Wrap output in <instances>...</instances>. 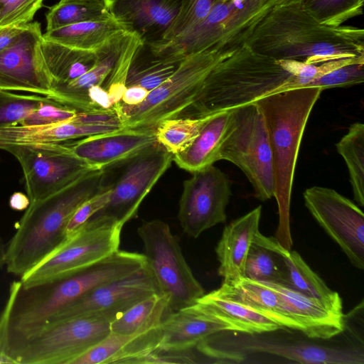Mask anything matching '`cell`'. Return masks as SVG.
I'll return each instance as SVG.
<instances>
[{"label":"cell","instance_id":"30bf717a","mask_svg":"<svg viewBox=\"0 0 364 364\" xmlns=\"http://www.w3.org/2000/svg\"><path fill=\"white\" fill-rule=\"evenodd\" d=\"M124 225L93 215L55 251L20 277L31 286L65 276L93 264L119 250Z\"/></svg>","mask_w":364,"mask_h":364},{"label":"cell","instance_id":"8fae6325","mask_svg":"<svg viewBox=\"0 0 364 364\" xmlns=\"http://www.w3.org/2000/svg\"><path fill=\"white\" fill-rule=\"evenodd\" d=\"M239 336L230 341L221 332L200 341L196 349L218 363L241 362L245 353H265L299 363L363 364L364 355L355 348H334L304 341H279L261 338L255 334Z\"/></svg>","mask_w":364,"mask_h":364},{"label":"cell","instance_id":"44dd1931","mask_svg":"<svg viewBox=\"0 0 364 364\" xmlns=\"http://www.w3.org/2000/svg\"><path fill=\"white\" fill-rule=\"evenodd\" d=\"M260 282L277 292L289 315L298 325L299 331L308 338L329 339L343 331V314L335 312L319 300L284 285L269 282Z\"/></svg>","mask_w":364,"mask_h":364},{"label":"cell","instance_id":"bcb514c9","mask_svg":"<svg viewBox=\"0 0 364 364\" xmlns=\"http://www.w3.org/2000/svg\"><path fill=\"white\" fill-rule=\"evenodd\" d=\"M87 97L94 109H107L112 107L108 92L101 85L90 88Z\"/></svg>","mask_w":364,"mask_h":364},{"label":"cell","instance_id":"2e32d148","mask_svg":"<svg viewBox=\"0 0 364 364\" xmlns=\"http://www.w3.org/2000/svg\"><path fill=\"white\" fill-rule=\"evenodd\" d=\"M37 21L26 24L15 41L0 52V90L48 97L53 87L41 48Z\"/></svg>","mask_w":364,"mask_h":364},{"label":"cell","instance_id":"74e56055","mask_svg":"<svg viewBox=\"0 0 364 364\" xmlns=\"http://www.w3.org/2000/svg\"><path fill=\"white\" fill-rule=\"evenodd\" d=\"M299 3L320 23L338 26L363 14L364 0H301Z\"/></svg>","mask_w":364,"mask_h":364},{"label":"cell","instance_id":"7bdbcfd3","mask_svg":"<svg viewBox=\"0 0 364 364\" xmlns=\"http://www.w3.org/2000/svg\"><path fill=\"white\" fill-rule=\"evenodd\" d=\"M44 0H0V27L30 23Z\"/></svg>","mask_w":364,"mask_h":364},{"label":"cell","instance_id":"4dcf8cb0","mask_svg":"<svg viewBox=\"0 0 364 364\" xmlns=\"http://www.w3.org/2000/svg\"><path fill=\"white\" fill-rule=\"evenodd\" d=\"M281 252L287 267L286 287L319 300L335 312L343 314L342 299L339 294L326 285L296 251L289 250L282 247Z\"/></svg>","mask_w":364,"mask_h":364},{"label":"cell","instance_id":"b9f144b4","mask_svg":"<svg viewBox=\"0 0 364 364\" xmlns=\"http://www.w3.org/2000/svg\"><path fill=\"white\" fill-rule=\"evenodd\" d=\"M364 81V60L346 64L335 68L309 82L306 87L328 88L343 87Z\"/></svg>","mask_w":364,"mask_h":364},{"label":"cell","instance_id":"d6986e66","mask_svg":"<svg viewBox=\"0 0 364 364\" xmlns=\"http://www.w3.org/2000/svg\"><path fill=\"white\" fill-rule=\"evenodd\" d=\"M160 331L159 350H164L191 349L215 333L237 332L230 323L198 301L169 313L161 323Z\"/></svg>","mask_w":364,"mask_h":364},{"label":"cell","instance_id":"4316f807","mask_svg":"<svg viewBox=\"0 0 364 364\" xmlns=\"http://www.w3.org/2000/svg\"><path fill=\"white\" fill-rule=\"evenodd\" d=\"M197 301L207 305L215 314L230 323L237 332L262 334L281 327L232 296L223 286L205 294Z\"/></svg>","mask_w":364,"mask_h":364},{"label":"cell","instance_id":"e0dca14e","mask_svg":"<svg viewBox=\"0 0 364 364\" xmlns=\"http://www.w3.org/2000/svg\"><path fill=\"white\" fill-rule=\"evenodd\" d=\"M159 292L146 265L132 274L95 287L61 309L46 324L82 316H105L112 321L137 302Z\"/></svg>","mask_w":364,"mask_h":364},{"label":"cell","instance_id":"cb8c5ba5","mask_svg":"<svg viewBox=\"0 0 364 364\" xmlns=\"http://www.w3.org/2000/svg\"><path fill=\"white\" fill-rule=\"evenodd\" d=\"M122 127L90 124L70 119L43 125L13 124L0 127V149L17 146L52 144L114 132Z\"/></svg>","mask_w":364,"mask_h":364},{"label":"cell","instance_id":"836d02e7","mask_svg":"<svg viewBox=\"0 0 364 364\" xmlns=\"http://www.w3.org/2000/svg\"><path fill=\"white\" fill-rule=\"evenodd\" d=\"M338 153L348 167L353 197L364 206V124H352L348 132L336 144Z\"/></svg>","mask_w":364,"mask_h":364},{"label":"cell","instance_id":"7402d4cb","mask_svg":"<svg viewBox=\"0 0 364 364\" xmlns=\"http://www.w3.org/2000/svg\"><path fill=\"white\" fill-rule=\"evenodd\" d=\"M128 32L118 33L108 38L95 51L96 61L88 71L68 83L54 86L48 97L79 112L95 110L87 99V91L95 85L102 86L113 69Z\"/></svg>","mask_w":364,"mask_h":364},{"label":"cell","instance_id":"83f0119b","mask_svg":"<svg viewBox=\"0 0 364 364\" xmlns=\"http://www.w3.org/2000/svg\"><path fill=\"white\" fill-rule=\"evenodd\" d=\"M282 247L275 237H267L257 231L247 255L245 277L287 286V267Z\"/></svg>","mask_w":364,"mask_h":364},{"label":"cell","instance_id":"7a4b0ae2","mask_svg":"<svg viewBox=\"0 0 364 364\" xmlns=\"http://www.w3.org/2000/svg\"><path fill=\"white\" fill-rule=\"evenodd\" d=\"M303 64L274 59L245 44L215 65L193 102L178 117H203L272 94L302 88Z\"/></svg>","mask_w":364,"mask_h":364},{"label":"cell","instance_id":"ee69618b","mask_svg":"<svg viewBox=\"0 0 364 364\" xmlns=\"http://www.w3.org/2000/svg\"><path fill=\"white\" fill-rule=\"evenodd\" d=\"M107 175L101 190L81 204L69 219L65 230L66 239L83 226L95 214L107 203L110 196Z\"/></svg>","mask_w":364,"mask_h":364},{"label":"cell","instance_id":"ac0fdd59","mask_svg":"<svg viewBox=\"0 0 364 364\" xmlns=\"http://www.w3.org/2000/svg\"><path fill=\"white\" fill-rule=\"evenodd\" d=\"M65 143L92 168H103L136 155L157 140L155 130L122 128Z\"/></svg>","mask_w":364,"mask_h":364},{"label":"cell","instance_id":"5b68a950","mask_svg":"<svg viewBox=\"0 0 364 364\" xmlns=\"http://www.w3.org/2000/svg\"><path fill=\"white\" fill-rule=\"evenodd\" d=\"M323 90L318 87L289 90L255 102L267 129L271 147L274 196L279 225L275 239L290 250V202L298 154L309 115Z\"/></svg>","mask_w":364,"mask_h":364},{"label":"cell","instance_id":"681fc988","mask_svg":"<svg viewBox=\"0 0 364 364\" xmlns=\"http://www.w3.org/2000/svg\"><path fill=\"white\" fill-rule=\"evenodd\" d=\"M31 203L28 196L21 192L14 193L9 198V204L14 210H26Z\"/></svg>","mask_w":364,"mask_h":364},{"label":"cell","instance_id":"9a60e30c","mask_svg":"<svg viewBox=\"0 0 364 364\" xmlns=\"http://www.w3.org/2000/svg\"><path fill=\"white\" fill-rule=\"evenodd\" d=\"M231 182L213 165L194 171L183 182L178 220L183 232L197 238L205 230L226 220Z\"/></svg>","mask_w":364,"mask_h":364},{"label":"cell","instance_id":"c3c4849f","mask_svg":"<svg viewBox=\"0 0 364 364\" xmlns=\"http://www.w3.org/2000/svg\"><path fill=\"white\" fill-rule=\"evenodd\" d=\"M25 25L0 27V52L9 47L25 28Z\"/></svg>","mask_w":364,"mask_h":364},{"label":"cell","instance_id":"5bb4252c","mask_svg":"<svg viewBox=\"0 0 364 364\" xmlns=\"http://www.w3.org/2000/svg\"><path fill=\"white\" fill-rule=\"evenodd\" d=\"M304 203L321 227L341 247L350 263L364 269V214L336 191L312 186L304 192Z\"/></svg>","mask_w":364,"mask_h":364},{"label":"cell","instance_id":"ffe728a7","mask_svg":"<svg viewBox=\"0 0 364 364\" xmlns=\"http://www.w3.org/2000/svg\"><path fill=\"white\" fill-rule=\"evenodd\" d=\"M112 16L144 44L163 40L183 0H104Z\"/></svg>","mask_w":364,"mask_h":364},{"label":"cell","instance_id":"d6a6232c","mask_svg":"<svg viewBox=\"0 0 364 364\" xmlns=\"http://www.w3.org/2000/svg\"><path fill=\"white\" fill-rule=\"evenodd\" d=\"M172 311L166 294L159 292L137 302L111 321V333L130 335L159 328Z\"/></svg>","mask_w":364,"mask_h":364},{"label":"cell","instance_id":"8992f818","mask_svg":"<svg viewBox=\"0 0 364 364\" xmlns=\"http://www.w3.org/2000/svg\"><path fill=\"white\" fill-rule=\"evenodd\" d=\"M112 319L75 317L0 340V363L71 364L110 333Z\"/></svg>","mask_w":364,"mask_h":364},{"label":"cell","instance_id":"11a10c76","mask_svg":"<svg viewBox=\"0 0 364 364\" xmlns=\"http://www.w3.org/2000/svg\"><path fill=\"white\" fill-rule=\"evenodd\" d=\"M215 1H219V0H215Z\"/></svg>","mask_w":364,"mask_h":364},{"label":"cell","instance_id":"db71d44e","mask_svg":"<svg viewBox=\"0 0 364 364\" xmlns=\"http://www.w3.org/2000/svg\"><path fill=\"white\" fill-rule=\"evenodd\" d=\"M0 162H1V158H0Z\"/></svg>","mask_w":364,"mask_h":364},{"label":"cell","instance_id":"f35d334b","mask_svg":"<svg viewBox=\"0 0 364 364\" xmlns=\"http://www.w3.org/2000/svg\"><path fill=\"white\" fill-rule=\"evenodd\" d=\"M141 43L143 42L136 34L128 32L113 69L102 85L108 92L112 106L122 100L127 88L126 80L134 55Z\"/></svg>","mask_w":364,"mask_h":364},{"label":"cell","instance_id":"f5cc1de1","mask_svg":"<svg viewBox=\"0 0 364 364\" xmlns=\"http://www.w3.org/2000/svg\"><path fill=\"white\" fill-rule=\"evenodd\" d=\"M60 1H102V0H60Z\"/></svg>","mask_w":364,"mask_h":364},{"label":"cell","instance_id":"603a6c76","mask_svg":"<svg viewBox=\"0 0 364 364\" xmlns=\"http://www.w3.org/2000/svg\"><path fill=\"white\" fill-rule=\"evenodd\" d=\"M261 213L262 206L259 205L225 227L215 248L218 273L223 278V284L232 285L245 278L247 255L259 231Z\"/></svg>","mask_w":364,"mask_h":364},{"label":"cell","instance_id":"f6af8a7d","mask_svg":"<svg viewBox=\"0 0 364 364\" xmlns=\"http://www.w3.org/2000/svg\"><path fill=\"white\" fill-rule=\"evenodd\" d=\"M79 111L49 98L29 116L16 124L43 125L68 120ZM13 125V124H12Z\"/></svg>","mask_w":364,"mask_h":364},{"label":"cell","instance_id":"484cf974","mask_svg":"<svg viewBox=\"0 0 364 364\" xmlns=\"http://www.w3.org/2000/svg\"><path fill=\"white\" fill-rule=\"evenodd\" d=\"M230 114L231 109L211 114L192 143L173 155V160L178 166L193 173L220 160V148L230 125Z\"/></svg>","mask_w":364,"mask_h":364},{"label":"cell","instance_id":"9c48e42d","mask_svg":"<svg viewBox=\"0 0 364 364\" xmlns=\"http://www.w3.org/2000/svg\"><path fill=\"white\" fill-rule=\"evenodd\" d=\"M146 265L160 292L166 294L172 311L195 304L205 294L181 251L178 240L164 221L154 219L139 227Z\"/></svg>","mask_w":364,"mask_h":364},{"label":"cell","instance_id":"816d5d0a","mask_svg":"<svg viewBox=\"0 0 364 364\" xmlns=\"http://www.w3.org/2000/svg\"><path fill=\"white\" fill-rule=\"evenodd\" d=\"M301 0H279L276 6H285L291 4L299 3Z\"/></svg>","mask_w":364,"mask_h":364},{"label":"cell","instance_id":"f1b7e54d","mask_svg":"<svg viewBox=\"0 0 364 364\" xmlns=\"http://www.w3.org/2000/svg\"><path fill=\"white\" fill-rule=\"evenodd\" d=\"M123 31H128L122 23L112 18L46 31L43 38L70 48L95 52L111 36Z\"/></svg>","mask_w":364,"mask_h":364},{"label":"cell","instance_id":"ba28073f","mask_svg":"<svg viewBox=\"0 0 364 364\" xmlns=\"http://www.w3.org/2000/svg\"><path fill=\"white\" fill-rule=\"evenodd\" d=\"M247 176L255 196L265 201L274 196V174L267 129L255 102L231 109L230 122L220 151Z\"/></svg>","mask_w":364,"mask_h":364},{"label":"cell","instance_id":"4fadbf2b","mask_svg":"<svg viewBox=\"0 0 364 364\" xmlns=\"http://www.w3.org/2000/svg\"><path fill=\"white\" fill-rule=\"evenodd\" d=\"M18 161L31 203L64 188L92 168L69 150L65 141L6 149Z\"/></svg>","mask_w":364,"mask_h":364},{"label":"cell","instance_id":"d590c367","mask_svg":"<svg viewBox=\"0 0 364 364\" xmlns=\"http://www.w3.org/2000/svg\"><path fill=\"white\" fill-rule=\"evenodd\" d=\"M113 18L104 0L91 1H59L46 15V31L74 23L107 20Z\"/></svg>","mask_w":364,"mask_h":364},{"label":"cell","instance_id":"8d00e7d4","mask_svg":"<svg viewBox=\"0 0 364 364\" xmlns=\"http://www.w3.org/2000/svg\"><path fill=\"white\" fill-rule=\"evenodd\" d=\"M210 115L164 120L155 129L157 142L173 155L183 151L198 135Z\"/></svg>","mask_w":364,"mask_h":364},{"label":"cell","instance_id":"ab89813d","mask_svg":"<svg viewBox=\"0 0 364 364\" xmlns=\"http://www.w3.org/2000/svg\"><path fill=\"white\" fill-rule=\"evenodd\" d=\"M48 99L36 94L0 90V127L21 122Z\"/></svg>","mask_w":364,"mask_h":364},{"label":"cell","instance_id":"f546056e","mask_svg":"<svg viewBox=\"0 0 364 364\" xmlns=\"http://www.w3.org/2000/svg\"><path fill=\"white\" fill-rule=\"evenodd\" d=\"M232 296L255 311L269 318L281 328L299 331L277 292L260 282L242 278L228 285L222 284Z\"/></svg>","mask_w":364,"mask_h":364},{"label":"cell","instance_id":"f907efd6","mask_svg":"<svg viewBox=\"0 0 364 364\" xmlns=\"http://www.w3.org/2000/svg\"><path fill=\"white\" fill-rule=\"evenodd\" d=\"M7 245L4 242L3 238L0 236V268L6 265Z\"/></svg>","mask_w":364,"mask_h":364},{"label":"cell","instance_id":"277c9868","mask_svg":"<svg viewBox=\"0 0 364 364\" xmlns=\"http://www.w3.org/2000/svg\"><path fill=\"white\" fill-rule=\"evenodd\" d=\"M107 169L95 168L55 193L31 203L7 243L6 268L22 277L65 240L67 223L76 209L98 193Z\"/></svg>","mask_w":364,"mask_h":364},{"label":"cell","instance_id":"6da1fadb","mask_svg":"<svg viewBox=\"0 0 364 364\" xmlns=\"http://www.w3.org/2000/svg\"><path fill=\"white\" fill-rule=\"evenodd\" d=\"M245 44L277 60L321 64L364 56V31L352 26L321 23L299 3L275 5Z\"/></svg>","mask_w":364,"mask_h":364},{"label":"cell","instance_id":"7dc6e473","mask_svg":"<svg viewBox=\"0 0 364 364\" xmlns=\"http://www.w3.org/2000/svg\"><path fill=\"white\" fill-rule=\"evenodd\" d=\"M149 92V90L141 86H128L123 93L120 102L127 106L138 105L144 101Z\"/></svg>","mask_w":364,"mask_h":364},{"label":"cell","instance_id":"60d3db41","mask_svg":"<svg viewBox=\"0 0 364 364\" xmlns=\"http://www.w3.org/2000/svg\"><path fill=\"white\" fill-rule=\"evenodd\" d=\"M215 2V0H183L178 15L162 41L173 38L197 25L208 15Z\"/></svg>","mask_w":364,"mask_h":364},{"label":"cell","instance_id":"1f68e13d","mask_svg":"<svg viewBox=\"0 0 364 364\" xmlns=\"http://www.w3.org/2000/svg\"><path fill=\"white\" fill-rule=\"evenodd\" d=\"M41 48L53 87L81 76L94 65L97 59L95 52L70 48L43 38Z\"/></svg>","mask_w":364,"mask_h":364},{"label":"cell","instance_id":"3957f363","mask_svg":"<svg viewBox=\"0 0 364 364\" xmlns=\"http://www.w3.org/2000/svg\"><path fill=\"white\" fill-rule=\"evenodd\" d=\"M145 266L144 254L118 250L85 268L46 282L23 286L20 280L14 281L9 287L1 320L12 332L35 330L95 287Z\"/></svg>","mask_w":364,"mask_h":364},{"label":"cell","instance_id":"e575fe53","mask_svg":"<svg viewBox=\"0 0 364 364\" xmlns=\"http://www.w3.org/2000/svg\"><path fill=\"white\" fill-rule=\"evenodd\" d=\"M141 43L136 50L126 80V87L138 85L151 91L166 80L182 60L156 57L146 45L143 54Z\"/></svg>","mask_w":364,"mask_h":364},{"label":"cell","instance_id":"7c38bea8","mask_svg":"<svg viewBox=\"0 0 364 364\" xmlns=\"http://www.w3.org/2000/svg\"><path fill=\"white\" fill-rule=\"evenodd\" d=\"M173 156L157 142L119 162L122 168L117 176L109 179L108 175L109 201L94 215L124 225L136 215L142 200L170 166Z\"/></svg>","mask_w":364,"mask_h":364},{"label":"cell","instance_id":"52a82bcc","mask_svg":"<svg viewBox=\"0 0 364 364\" xmlns=\"http://www.w3.org/2000/svg\"><path fill=\"white\" fill-rule=\"evenodd\" d=\"M231 54L210 48L187 55L143 102L127 106L119 102L112 106L122 127L155 130L164 120L178 117L193 102L211 70Z\"/></svg>","mask_w":364,"mask_h":364},{"label":"cell","instance_id":"d4e9b609","mask_svg":"<svg viewBox=\"0 0 364 364\" xmlns=\"http://www.w3.org/2000/svg\"><path fill=\"white\" fill-rule=\"evenodd\" d=\"M159 328L130 335L111 333L72 364L136 363L141 358L159 350Z\"/></svg>","mask_w":364,"mask_h":364}]
</instances>
